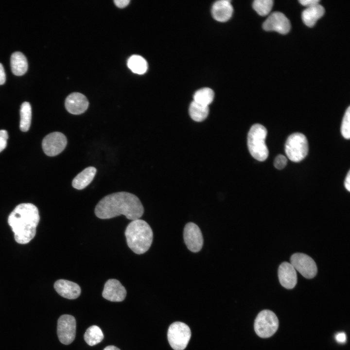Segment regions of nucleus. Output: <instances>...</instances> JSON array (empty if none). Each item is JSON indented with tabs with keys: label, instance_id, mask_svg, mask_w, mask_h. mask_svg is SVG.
I'll use <instances>...</instances> for the list:
<instances>
[{
	"label": "nucleus",
	"instance_id": "nucleus-1",
	"mask_svg": "<svg viewBox=\"0 0 350 350\" xmlns=\"http://www.w3.org/2000/svg\"><path fill=\"white\" fill-rule=\"evenodd\" d=\"M94 212L97 217L102 219L123 215L133 221L142 216L144 208L135 194L121 192L103 197L97 204Z\"/></svg>",
	"mask_w": 350,
	"mask_h": 350
},
{
	"label": "nucleus",
	"instance_id": "nucleus-2",
	"mask_svg": "<svg viewBox=\"0 0 350 350\" xmlns=\"http://www.w3.org/2000/svg\"><path fill=\"white\" fill-rule=\"evenodd\" d=\"M39 220L38 209L34 204L22 203L17 206L8 218L15 241L20 244L31 241L35 235Z\"/></svg>",
	"mask_w": 350,
	"mask_h": 350
},
{
	"label": "nucleus",
	"instance_id": "nucleus-3",
	"mask_svg": "<svg viewBox=\"0 0 350 350\" xmlns=\"http://www.w3.org/2000/svg\"><path fill=\"white\" fill-rule=\"evenodd\" d=\"M128 247L135 253L141 254L150 247L153 233L150 226L145 221L136 219L131 222L125 231Z\"/></svg>",
	"mask_w": 350,
	"mask_h": 350
},
{
	"label": "nucleus",
	"instance_id": "nucleus-4",
	"mask_svg": "<svg viewBox=\"0 0 350 350\" xmlns=\"http://www.w3.org/2000/svg\"><path fill=\"white\" fill-rule=\"evenodd\" d=\"M267 131L266 128L259 123L253 124L247 135V146L251 155L260 161L265 160L268 156L265 144Z\"/></svg>",
	"mask_w": 350,
	"mask_h": 350
},
{
	"label": "nucleus",
	"instance_id": "nucleus-5",
	"mask_svg": "<svg viewBox=\"0 0 350 350\" xmlns=\"http://www.w3.org/2000/svg\"><path fill=\"white\" fill-rule=\"evenodd\" d=\"M308 142L305 136L300 133H294L287 138L285 144V152L291 161L298 162L307 155Z\"/></svg>",
	"mask_w": 350,
	"mask_h": 350
},
{
	"label": "nucleus",
	"instance_id": "nucleus-6",
	"mask_svg": "<svg viewBox=\"0 0 350 350\" xmlns=\"http://www.w3.org/2000/svg\"><path fill=\"white\" fill-rule=\"evenodd\" d=\"M279 327V320L272 311L265 310L257 316L254 322V330L256 334L262 338L272 336Z\"/></svg>",
	"mask_w": 350,
	"mask_h": 350
},
{
	"label": "nucleus",
	"instance_id": "nucleus-7",
	"mask_svg": "<svg viewBox=\"0 0 350 350\" xmlns=\"http://www.w3.org/2000/svg\"><path fill=\"white\" fill-rule=\"evenodd\" d=\"M191 336L188 325L183 322H175L169 327L167 337L171 347L175 350H183L187 347Z\"/></svg>",
	"mask_w": 350,
	"mask_h": 350
},
{
	"label": "nucleus",
	"instance_id": "nucleus-8",
	"mask_svg": "<svg viewBox=\"0 0 350 350\" xmlns=\"http://www.w3.org/2000/svg\"><path fill=\"white\" fill-rule=\"evenodd\" d=\"M76 320L70 315H61L57 321V333L60 342L65 345L71 343L76 335Z\"/></svg>",
	"mask_w": 350,
	"mask_h": 350
},
{
	"label": "nucleus",
	"instance_id": "nucleus-9",
	"mask_svg": "<svg viewBox=\"0 0 350 350\" xmlns=\"http://www.w3.org/2000/svg\"><path fill=\"white\" fill-rule=\"evenodd\" d=\"M290 263L295 270L307 279H312L317 273L316 265L314 260L306 254L295 253L290 258Z\"/></svg>",
	"mask_w": 350,
	"mask_h": 350
},
{
	"label": "nucleus",
	"instance_id": "nucleus-10",
	"mask_svg": "<svg viewBox=\"0 0 350 350\" xmlns=\"http://www.w3.org/2000/svg\"><path fill=\"white\" fill-rule=\"evenodd\" d=\"M67 143L66 136L59 132L49 134L43 139L42 147L45 154L48 156H55L61 153Z\"/></svg>",
	"mask_w": 350,
	"mask_h": 350
},
{
	"label": "nucleus",
	"instance_id": "nucleus-11",
	"mask_svg": "<svg viewBox=\"0 0 350 350\" xmlns=\"http://www.w3.org/2000/svg\"><path fill=\"white\" fill-rule=\"evenodd\" d=\"M183 237L187 248L192 252L199 251L203 245V238L198 226L195 224L187 223L184 228Z\"/></svg>",
	"mask_w": 350,
	"mask_h": 350
},
{
	"label": "nucleus",
	"instance_id": "nucleus-12",
	"mask_svg": "<svg viewBox=\"0 0 350 350\" xmlns=\"http://www.w3.org/2000/svg\"><path fill=\"white\" fill-rule=\"evenodd\" d=\"M262 28L265 31H274L286 34L290 31L291 24L289 20L283 13L275 12L263 22Z\"/></svg>",
	"mask_w": 350,
	"mask_h": 350
},
{
	"label": "nucleus",
	"instance_id": "nucleus-13",
	"mask_svg": "<svg viewBox=\"0 0 350 350\" xmlns=\"http://www.w3.org/2000/svg\"><path fill=\"white\" fill-rule=\"evenodd\" d=\"M126 296V290L121 282L116 279H109L105 284L102 296L113 302L123 301Z\"/></svg>",
	"mask_w": 350,
	"mask_h": 350
},
{
	"label": "nucleus",
	"instance_id": "nucleus-14",
	"mask_svg": "<svg viewBox=\"0 0 350 350\" xmlns=\"http://www.w3.org/2000/svg\"><path fill=\"white\" fill-rule=\"evenodd\" d=\"M89 105L87 97L82 93L74 92L70 94L66 99L65 105L67 110L74 115L83 113Z\"/></svg>",
	"mask_w": 350,
	"mask_h": 350
},
{
	"label": "nucleus",
	"instance_id": "nucleus-15",
	"mask_svg": "<svg viewBox=\"0 0 350 350\" xmlns=\"http://www.w3.org/2000/svg\"><path fill=\"white\" fill-rule=\"evenodd\" d=\"M278 277L281 285L288 289L293 288L297 282L296 270L288 262H283L279 266Z\"/></svg>",
	"mask_w": 350,
	"mask_h": 350
},
{
	"label": "nucleus",
	"instance_id": "nucleus-16",
	"mask_svg": "<svg viewBox=\"0 0 350 350\" xmlns=\"http://www.w3.org/2000/svg\"><path fill=\"white\" fill-rule=\"evenodd\" d=\"M54 288L57 293L63 298L73 299L79 297L81 288L77 283L66 280H59L54 284Z\"/></svg>",
	"mask_w": 350,
	"mask_h": 350
},
{
	"label": "nucleus",
	"instance_id": "nucleus-17",
	"mask_svg": "<svg viewBox=\"0 0 350 350\" xmlns=\"http://www.w3.org/2000/svg\"><path fill=\"white\" fill-rule=\"evenodd\" d=\"M233 7L228 0H220L215 2L211 8L213 18L219 22H226L231 17Z\"/></svg>",
	"mask_w": 350,
	"mask_h": 350
},
{
	"label": "nucleus",
	"instance_id": "nucleus-18",
	"mask_svg": "<svg viewBox=\"0 0 350 350\" xmlns=\"http://www.w3.org/2000/svg\"><path fill=\"white\" fill-rule=\"evenodd\" d=\"M325 13L324 7L319 4L307 7L301 15L304 24L310 27H313L316 21L321 18Z\"/></svg>",
	"mask_w": 350,
	"mask_h": 350
},
{
	"label": "nucleus",
	"instance_id": "nucleus-19",
	"mask_svg": "<svg viewBox=\"0 0 350 350\" xmlns=\"http://www.w3.org/2000/svg\"><path fill=\"white\" fill-rule=\"evenodd\" d=\"M97 170L94 167H88L79 173L72 180V187L82 190L88 185L93 179Z\"/></svg>",
	"mask_w": 350,
	"mask_h": 350
},
{
	"label": "nucleus",
	"instance_id": "nucleus-20",
	"mask_svg": "<svg viewBox=\"0 0 350 350\" xmlns=\"http://www.w3.org/2000/svg\"><path fill=\"white\" fill-rule=\"evenodd\" d=\"M12 72L17 76L24 74L28 69V62L25 56L21 52L13 53L10 59Z\"/></svg>",
	"mask_w": 350,
	"mask_h": 350
},
{
	"label": "nucleus",
	"instance_id": "nucleus-21",
	"mask_svg": "<svg viewBox=\"0 0 350 350\" xmlns=\"http://www.w3.org/2000/svg\"><path fill=\"white\" fill-rule=\"evenodd\" d=\"M189 112L191 118L195 122H202L208 116L209 113L208 106L199 104L193 101L191 103Z\"/></svg>",
	"mask_w": 350,
	"mask_h": 350
},
{
	"label": "nucleus",
	"instance_id": "nucleus-22",
	"mask_svg": "<svg viewBox=\"0 0 350 350\" xmlns=\"http://www.w3.org/2000/svg\"><path fill=\"white\" fill-rule=\"evenodd\" d=\"M127 66L133 72L138 74L144 73L148 68L145 59L139 55L130 57L127 61Z\"/></svg>",
	"mask_w": 350,
	"mask_h": 350
},
{
	"label": "nucleus",
	"instance_id": "nucleus-23",
	"mask_svg": "<svg viewBox=\"0 0 350 350\" xmlns=\"http://www.w3.org/2000/svg\"><path fill=\"white\" fill-rule=\"evenodd\" d=\"M104 337V336L101 329L96 325H93L88 328L84 335L86 342L90 346L100 343Z\"/></svg>",
	"mask_w": 350,
	"mask_h": 350
},
{
	"label": "nucleus",
	"instance_id": "nucleus-24",
	"mask_svg": "<svg viewBox=\"0 0 350 350\" xmlns=\"http://www.w3.org/2000/svg\"><path fill=\"white\" fill-rule=\"evenodd\" d=\"M20 115V129L23 132H26L30 128L32 119V109L29 103L25 102L22 104Z\"/></svg>",
	"mask_w": 350,
	"mask_h": 350
},
{
	"label": "nucleus",
	"instance_id": "nucleus-25",
	"mask_svg": "<svg viewBox=\"0 0 350 350\" xmlns=\"http://www.w3.org/2000/svg\"><path fill=\"white\" fill-rule=\"evenodd\" d=\"M214 97L213 91L209 88L197 90L193 95V101L202 105L208 106L212 102Z\"/></svg>",
	"mask_w": 350,
	"mask_h": 350
},
{
	"label": "nucleus",
	"instance_id": "nucleus-26",
	"mask_svg": "<svg viewBox=\"0 0 350 350\" xmlns=\"http://www.w3.org/2000/svg\"><path fill=\"white\" fill-rule=\"evenodd\" d=\"M273 5L272 0H255L253 2V8L260 16H264L271 11Z\"/></svg>",
	"mask_w": 350,
	"mask_h": 350
},
{
	"label": "nucleus",
	"instance_id": "nucleus-27",
	"mask_svg": "<svg viewBox=\"0 0 350 350\" xmlns=\"http://www.w3.org/2000/svg\"><path fill=\"white\" fill-rule=\"evenodd\" d=\"M350 107L347 109L344 115L341 126V133L346 139L350 138Z\"/></svg>",
	"mask_w": 350,
	"mask_h": 350
},
{
	"label": "nucleus",
	"instance_id": "nucleus-28",
	"mask_svg": "<svg viewBox=\"0 0 350 350\" xmlns=\"http://www.w3.org/2000/svg\"><path fill=\"white\" fill-rule=\"evenodd\" d=\"M287 158L284 156L282 155H279L275 158L274 165L275 168L280 170L285 167L287 164Z\"/></svg>",
	"mask_w": 350,
	"mask_h": 350
},
{
	"label": "nucleus",
	"instance_id": "nucleus-29",
	"mask_svg": "<svg viewBox=\"0 0 350 350\" xmlns=\"http://www.w3.org/2000/svg\"><path fill=\"white\" fill-rule=\"evenodd\" d=\"M8 138L7 132L5 130H0V152L6 147Z\"/></svg>",
	"mask_w": 350,
	"mask_h": 350
},
{
	"label": "nucleus",
	"instance_id": "nucleus-30",
	"mask_svg": "<svg viewBox=\"0 0 350 350\" xmlns=\"http://www.w3.org/2000/svg\"><path fill=\"white\" fill-rule=\"evenodd\" d=\"M335 339L339 343H344L347 340V337L345 333L340 332L336 334Z\"/></svg>",
	"mask_w": 350,
	"mask_h": 350
},
{
	"label": "nucleus",
	"instance_id": "nucleus-31",
	"mask_svg": "<svg viewBox=\"0 0 350 350\" xmlns=\"http://www.w3.org/2000/svg\"><path fill=\"white\" fill-rule=\"evenodd\" d=\"M299 2L302 5L307 6V7L318 4L319 2L318 0H300Z\"/></svg>",
	"mask_w": 350,
	"mask_h": 350
},
{
	"label": "nucleus",
	"instance_id": "nucleus-32",
	"mask_svg": "<svg viewBox=\"0 0 350 350\" xmlns=\"http://www.w3.org/2000/svg\"><path fill=\"white\" fill-rule=\"evenodd\" d=\"M6 80V75L2 65L0 63V85L3 84Z\"/></svg>",
	"mask_w": 350,
	"mask_h": 350
},
{
	"label": "nucleus",
	"instance_id": "nucleus-33",
	"mask_svg": "<svg viewBox=\"0 0 350 350\" xmlns=\"http://www.w3.org/2000/svg\"><path fill=\"white\" fill-rule=\"evenodd\" d=\"M129 1V0H115L114 1L116 5L120 8H123L126 6Z\"/></svg>",
	"mask_w": 350,
	"mask_h": 350
},
{
	"label": "nucleus",
	"instance_id": "nucleus-34",
	"mask_svg": "<svg viewBox=\"0 0 350 350\" xmlns=\"http://www.w3.org/2000/svg\"><path fill=\"white\" fill-rule=\"evenodd\" d=\"M344 186L345 188L349 191H350V171L349 170L346 175L344 181Z\"/></svg>",
	"mask_w": 350,
	"mask_h": 350
},
{
	"label": "nucleus",
	"instance_id": "nucleus-35",
	"mask_svg": "<svg viewBox=\"0 0 350 350\" xmlns=\"http://www.w3.org/2000/svg\"><path fill=\"white\" fill-rule=\"evenodd\" d=\"M104 350H120L118 348L114 346H108Z\"/></svg>",
	"mask_w": 350,
	"mask_h": 350
}]
</instances>
